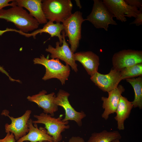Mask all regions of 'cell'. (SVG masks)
Masks as SVG:
<instances>
[{"label": "cell", "mask_w": 142, "mask_h": 142, "mask_svg": "<svg viewBox=\"0 0 142 142\" xmlns=\"http://www.w3.org/2000/svg\"><path fill=\"white\" fill-rule=\"evenodd\" d=\"M121 138V134L118 131H109L104 130L92 133L86 142H112L116 140H120Z\"/></svg>", "instance_id": "cell-20"}, {"label": "cell", "mask_w": 142, "mask_h": 142, "mask_svg": "<svg viewBox=\"0 0 142 142\" xmlns=\"http://www.w3.org/2000/svg\"><path fill=\"white\" fill-rule=\"evenodd\" d=\"M0 19L13 23L19 31L25 33L37 29L40 24L23 7L17 5L8 9L1 10Z\"/></svg>", "instance_id": "cell-1"}, {"label": "cell", "mask_w": 142, "mask_h": 142, "mask_svg": "<svg viewBox=\"0 0 142 142\" xmlns=\"http://www.w3.org/2000/svg\"><path fill=\"white\" fill-rule=\"evenodd\" d=\"M32 121L31 119H29L28 121V133L17 141V142H43L44 141L53 142L52 137L48 134L44 128L40 127L38 128L37 124H34L33 125Z\"/></svg>", "instance_id": "cell-16"}, {"label": "cell", "mask_w": 142, "mask_h": 142, "mask_svg": "<svg viewBox=\"0 0 142 142\" xmlns=\"http://www.w3.org/2000/svg\"><path fill=\"white\" fill-rule=\"evenodd\" d=\"M140 9V11L137 14L135 19L130 23V24H135L137 26L142 25V8Z\"/></svg>", "instance_id": "cell-25"}, {"label": "cell", "mask_w": 142, "mask_h": 142, "mask_svg": "<svg viewBox=\"0 0 142 142\" xmlns=\"http://www.w3.org/2000/svg\"><path fill=\"white\" fill-rule=\"evenodd\" d=\"M14 5H17L16 0H0V10L5 7Z\"/></svg>", "instance_id": "cell-24"}, {"label": "cell", "mask_w": 142, "mask_h": 142, "mask_svg": "<svg viewBox=\"0 0 142 142\" xmlns=\"http://www.w3.org/2000/svg\"><path fill=\"white\" fill-rule=\"evenodd\" d=\"M133 108L132 102L129 101L127 98L121 95L115 112L116 116L114 117L117 122V128L119 130L124 129L125 121L129 118Z\"/></svg>", "instance_id": "cell-19"}, {"label": "cell", "mask_w": 142, "mask_h": 142, "mask_svg": "<svg viewBox=\"0 0 142 142\" xmlns=\"http://www.w3.org/2000/svg\"><path fill=\"white\" fill-rule=\"evenodd\" d=\"M62 142H65L63 141ZM68 142H85L84 139L79 136H73L69 140Z\"/></svg>", "instance_id": "cell-27"}, {"label": "cell", "mask_w": 142, "mask_h": 142, "mask_svg": "<svg viewBox=\"0 0 142 142\" xmlns=\"http://www.w3.org/2000/svg\"><path fill=\"white\" fill-rule=\"evenodd\" d=\"M85 20L83 17L82 12L77 11L62 23L65 37L68 38L70 49L74 53L79 46L82 37V24Z\"/></svg>", "instance_id": "cell-5"}, {"label": "cell", "mask_w": 142, "mask_h": 142, "mask_svg": "<svg viewBox=\"0 0 142 142\" xmlns=\"http://www.w3.org/2000/svg\"><path fill=\"white\" fill-rule=\"evenodd\" d=\"M74 57L75 61L79 62L91 76L98 72L100 64L99 58L93 52L88 51L77 52L74 53Z\"/></svg>", "instance_id": "cell-15"}, {"label": "cell", "mask_w": 142, "mask_h": 142, "mask_svg": "<svg viewBox=\"0 0 142 142\" xmlns=\"http://www.w3.org/2000/svg\"><path fill=\"white\" fill-rule=\"evenodd\" d=\"M76 4L77 6H78L80 9H81L82 8V6L81 5L80 1L79 0H75Z\"/></svg>", "instance_id": "cell-28"}, {"label": "cell", "mask_w": 142, "mask_h": 142, "mask_svg": "<svg viewBox=\"0 0 142 142\" xmlns=\"http://www.w3.org/2000/svg\"><path fill=\"white\" fill-rule=\"evenodd\" d=\"M63 30L64 27L62 24L59 23H54L53 22L49 21L45 24L42 28L36 30L31 33H25L19 30L13 29H11V31L18 32L27 37L32 36L34 39L36 38V36L38 34L41 35L43 33H48L50 35L51 37L54 36L57 37L59 39L60 45H61L63 39L61 33Z\"/></svg>", "instance_id": "cell-17"}, {"label": "cell", "mask_w": 142, "mask_h": 142, "mask_svg": "<svg viewBox=\"0 0 142 142\" xmlns=\"http://www.w3.org/2000/svg\"><path fill=\"white\" fill-rule=\"evenodd\" d=\"M73 5L70 0H42V7L46 19L63 23L72 14Z\"/></svg>", "instance_id": "cell-2"}, {"label": "cell", "mask_w": 142, "mask_h": 142, "mask_svg": "<svg viewBox=\"0 0 142 142\" xmlns=\"http://www.w3.org/2000/svg\"><path fill=\"white\" fill-rule=\"evenodd\" d=\"M102 1L113 17L122 22L126 21V17L135 18L140 11V9L128 5L125 0Z\"/></svg>", "instance_id": "cell-8"}, {"label": "cell", "mask_w": 142, "mask_h": 142, "mask_svg": "<svg viewBox=\"0 0 142 142\" xmlns=\"http://www.w3.org/2000/svg\"><path fill=\"white\" fill-rule=\"evenodd\" d=\"M93 2L92 11L86 20L91 23L96 28L103 29L106 31H108L110 24L117 25L102 1L94 0Z\"/></svg>", "instance_id": "cell-6"}, {"label": "cell", "mask_w": 142, "mask_h": 142, "mask_svg": "<svg viewBox=\"0 0 142 142\" xmlns=\"http://www.w3.org/2000/svg\"><path fill=\"white\" fill-rule=\"evenodd\" d=\"M120 140L119 139L113 141L112 142H121L120 141Z\"/></svg>", "instance_id": "cell-30"}, {"label": "cell", "mask_w": 142, "mask_h": 142, "mask_svg": "<svg viewBox=\"0 0 142 142\" xmlns=\"http://www.w3.org/2000/svg\"><path fill=\"white\" fill-rule=\"evenodd\" d=\"M113 68L118 70L142 63L141 50L124 49L114 54L112 58Z\"/></svg>", "instance_id": "cell-11"}, {"label": "cell", "mask_w": 142, "mask_h": 142, "mask_svg": "<svg viewBox=\"0 0 142 142\" xmlns=\"http://www.w3.org/2000/svg\"><path fill=\"white\" fill-rule=\"evenodd\" d=\"M47 93L46 90H43L37 94L28 96L27 99L42 108L43 113L53 117L55 112L58 110V106L54 102L56 95L54 92L48 94Z\"/></svg>", "instance_id": "cell-13"}, {"label": "cell", "mask_w": 142, "mask_h": 142, "mask_svg": "<svg viewBox=\"0 0 142 142\" xmlns=\"http://www.w3.org/2000/svg\"><path fill=\"white\" fill-rule=\"evenodd\" d=\"M33 61L34 64L43 65L45 68V72L42 79L46 80L53 78H57L62 85L65 84L70 74V66L64 65L58 59H49L42 54L40 58H34Z\"/></svg>", "instance_id": "cell-3"}, {"label": "cell", "mask_w": 142, "mask_h": 142, "mask_svg": "<svg viewBox=\"0 0 142 142\" xmlns=\"http://www.w3.org/2000/svg\"><path fill=\"white\" fill-rule=\"evenodd\" d=\"M62 33L63 39L62 45L60 46L59 41H57L56 42L55 48L49 45L45 50L51 54L50 57L52 59L58 58L64 61L66 65L71 67L72 69L77 72L78 71V65L74 59V53L66 42L64 30L62 32Z\"/></svg>", "instance_id": "cell-9"}, {"label": "cell", "mask_w": 142, "mask_h": 142, "mask_svg": "<svg viewBox=\"0 0 142 142\" xmlns=\"http://www.w3.org/2000/svg\"><path fill=\"white\" fill-rule=\"evenodd\" d=\"M69 93L63 90L60 89L55 98L54 102L58 106L62 107L65 110V116L63 119V121H74L79 126L82 125V120L86 116L83 111H76L70 104L68 100Z\"/></svg>", "instance_id": "cell-10"}, {"label": "cell", "mask_w": 142, "mask_h": 142, "mask_svg": "<svg viewBox=\"0 0 142 142\" xmlns=\"http://www.w3.org/2000/svg\"><path fill=\"white\" fill-rule=\"evenodd\" d=\"M0 70L2 72L5 73L8 76V73L3 69L0 66Z\"/></svg>", "instance_id": "cell-29"}, {"label": "cell", "mask_w": 142, "mask_h": 142, "mask_svg": "<svg viewBox=\"0 0 142 142\" xmlns=\"http://www.w3.org/2000/svg\"><path fill=\"white\" fill-rule=\"evenodd\" d=\"M126 81L131 84L134 91L135 96L132 102L133 108H142V76L136 78L126 79Z\"/></svg>", "instance_id": "cell-21"}, {"label": "cell", "mask_w": 142, "mask_h": 142, "mask_svg": "<svg viewBox=\"0 0 142 142\" xmlns=\"http://www.w3.org/2000/svg\"><path fill=\"white\" fill-rule=\"evenodd\" d=\"M120 71L122 79L142 75V63L123 68Z\"/></svg>", "instance_id": "cell-22"}, {"label": "cell", "mask_w": 142, "mask_h": 142, "mask_svg": "<svg viewBox=\"0 0 142 142\" xmlns=\"http://www.w3.org/2000/svg\"><path fill=\"white\" fill-rule=\"evenodd\" d=\"M125 90L124 87L119 85L116 88L108 92V97H102V107L104 109L102 115V117L107 120L109 115L115 113L121 94Z\"/></svg>", "instance_id": "cell-14"}, {"label": "cell", "mask_w": 142, "mask_h": 142, "mask_svg": "<svg viewBox=\"0 0 142 142\" xmlns=\"http://www.w3.org/2000/svg\"><path fill=\"white\" fill-rule=\"evenodd\" d=\"M7 133L4 138L0 139V142H15L16 141L13 133L8 132Z\"/></svg>", "instance_id": "cell-26"}, {"label": "cell", "mask_w": 142, "mask_h": 142, "mask_svg": "<svg viewBox=\"0 0 142 142\" xmlns=\"http://www.w3.org/2000/svg\"><path fill=\"white\" fill-rule=\"evenodd\" d=\"M90 79L99 89L107 92L116 88L122 80L120 71L113 68L106 74H102L97 72L91 76Z\"/></svg>", "instance_id": "cell-12"}, {"label": "cell", "mask_w": 142, "mask_h": 142, "mask_svg": "<svg viewBox=\"0 0 142 142\" xmlns=\"http://www.w3.org/2000/svg\"><path fill=\"white\" fill-rule=\"evenodd\" d=\"M130 6L139 9L142 8V1L141 0H125Z\"/></svg>", "instance_id": "cell-23"}, {"label": "cell", "mask_w": 142, "mask_h": 142, "mask_svg": "<svg viewBox=\"0 0 142 142\" xmlns=\"http://www.w3.org/2000/svg\"><path fill=\"white\" fill-rule=\"evenodd\" d=\"M63 115L55 118L50 115L42 113L39 115H34L36 120L32 121L34 124H41L45 125L48 134L52 136L53 142H59L62 139L61 133L65 129L69 128V121L62 120Z\"/></svg>", "instance_id": "cell-4"}, {"label": "cell", "mask_w": 142, "mask_h": 142, "mask_svg": "<svg viewBox=\"0 0 142 142\" xmlns=\"http://www.w3.org/2000/svg\"><path fill=\"white\" fill-rule=\"evenodd\" d=\"M31 113V110H28L22 116L15 118L9 115L8 110H3L1 115L8 117L11 120L10 124L6 123L5 125L6 132L13 133L16 141L26 135L29 130L28 121Z\"/></svg>", "instance_id": "cell-7"}, {"label": "cell", "mask_w": 142, "mask_h": 142, "mask_svg": "<svg viewBox=\"0 0 142 142\" xmlns=\"http://www.w3.org/2000/svg\"><path fill=\"white\" fill-rule=\"evenodd\" d=\"M27 142H29L27 141ZM43 142H51L49 141H43Z\"/></svg>", "instance_id": "cell-31"}, {"label": "cell", "mask_w": 142, "mask_h": 142, "mask_svg": "<svg viewBox=\"0 0 142 142\" xmlns=\"http://www.w3.org/2000/svg\"><path fill=\"white\" fill-rule=\"evenodd\" d=\"M17 5L24 7L29 14L40 24H45L48 22L42 7V0H16Z\"/></svg>", "instance_id": "cell-18"}]
</instances>
